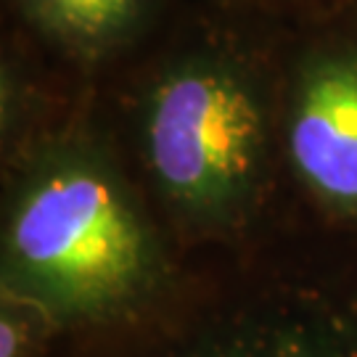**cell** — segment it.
I'll return each mask as SVG.
<instances>
[{
  "label": "cell",
  "instance_id": "obj_1",
  "mask_svg": "<svg viewBox=\"0 0 357 357\" xmlns=\"http://www.w3.org/2000/svg\"><path fill=\"white\" fill-rule=\"evenodd\" d=\"M178 278L106 143L79 128L24 143L3 206V291L38 305L69 333L141 315Z\"/></svg>",
  "mask_w": 357,
  "mask_h": 357
},
{
  "label": "cell",
  "instance_id": "obj_2",
  "mask_svg": "<svg viewBox=\"0 0 357 357\" xmlns=\"http://www.w3.org/2000/svg\"><path fill=\"white\" fill-rule=\"evenodd\" d=\"M146 178L191 243L238 246L268 202L278 143V79L236 40L167 59L138 106Z\"/></svg>",
  "mask_w": 357,
  "mask_h": 357
},
{
  "label": "cell",
  "instance_id": "obj_3",
  "mask_svg": "<svg viewBox=\"0 0 357 357\" xmlns=\"http://www.w3.org/2000/svg\"><path fill=\"white\" fill-rule=\"evenodd\" d=\"M59 336L64 357H357V236L180 275L141 315Z\"/></svg>",
  "mask_w": 357,
  "mask_h": 357
},
{
  "label": "cell",
  "instance_id": "obj_4",
  "mask_svg": "<svg viewBox=\"0 0 357 357\" xmlns=\"http://www.w3.org/2000/svg\"><path fill=\"white\" fill-rule=\"evenodd\" d=\"M281 159L328 225L357 236V22L320 29L278 79Z\"/></svg>",
  "mask_w": 357,
  "mask_h": 357
},
{
  "label": "cell",
  "instance_id": "obj_5",
  "mask_svg": "<svg viewBox=\"0 0 357 357\" xmlns=\"http://www.w3.org/2000/svg\"><path fill=\"white\" fill-rule=\"evenodd\" d=\"M29 24L66 56L101 61L143 24L149 0H19Z\"/></svg>",
  "mask_w": 357,
  "mask_h": 357
},
{
  "label": "cell",
  "instance_id": "obj_6",
  "mask_svg": "<svg viewBox=\"0 0 357 357\" xmlns=\"http://www.w3.org/2000/svg\"><path fill=\"white\" fill-rule=\"evenodd\" d=\"M59 336L53 320L38 305L3 291L0 305V357H43Z\"/></svg>",
  "mask_w": 357,
  "mask_h": 357
}]
</instances>
